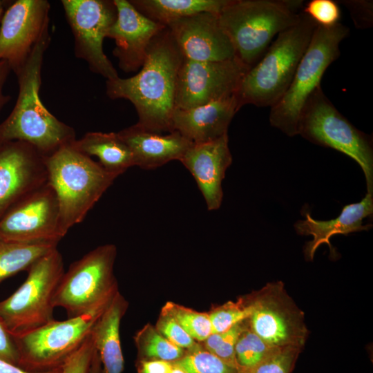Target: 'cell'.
Wrapping results in <instances>:
<instances>
[{"mask_svg": "<svg viewBox=\"0 0 373 373\" xmlns=\"http://www.w3.org/2000/svg\"><path fill=\"white\" fill-rule=\"evenodd\" d=\"M183 59L165 26L151 40L138 73L128 78L106 80V95L112 99L130 101L140 126L157 133L172 132L178 77Z\"/></svg>", "mask_w": 373, "mask_h": 373, "instance_id": "cell-1", "label": "cell"}, {"mask_svg": "<svg viewBox=\"0 0 373 373\" xmlns=\"http://www.w3.org/2000/svg\"><path fill=\"white\" fill-rule=\"evenodd\" d=\"M50 41L48 30L25 64L15 73L19 85L17 99L10 115L0 123V143L24 142L45 157L77 139L75 129L52 115L39 97L44 56Z\"/></svg>", "mask_w": 373, "mask_h": 373, "instance_id": "cell-2", "label": "cell"}, {"mask_svg": "<svg viewBox=\"0 0 373 373\" xmlns=\"http://www.w3.org/2000/svg\"><path fill=\"white\" fill-rule=\"evenodd\" d=\"M48 182L59 208V226L64 235L82 222L117 175L77 151L72 144L45 157Z\"/></svg>", "mask_w": 373, "mask_h": 373, "instance_id": "cell-3", "label": "cell"}, {"mask_svg": "<svg viewBox=\"0 0 373 373\" xmlns=\"http://www.w3.org/2000/svg\"><path fill=\"white\" fill-rule=\"evenodd\" d=\"M317 26L303 11L298 22L277 35L262 58L244 76L236 94L244 105L272 107L285 94Z\"/></svg>", "mask_w": 373, "mask_h": 373, "instance_id": "cell-4", "label": "cell"}, {"mask_svg": "<svg viewBox=\"0 0 373 373\" xmlns=\"http://www.w3.org/2000/svg\"><path fill=\"white\" fill-rule=\"evenodd\" d=\"M300 1L230 0L218 15L236 57L249 69L264 55L273 38L300 18Z\"/></svg>", "mask_w": 373, "mask_h": 373, "instance_id": "cell-5", "label": "cell"}, {"mask_svg": "<svg viewBox=\"0 0 373 373\" xmlns=\"http://www.w3.org/2000/svg\"><path fill=\"white\" fill-rule=\"evenodd\" d=\"M349 28L341 23L325 27L317 25L287 90L271 107L269 122L287 135H298L302 111L310 96L318 88L321 79L340 55V44Z\"/></svg>", "mask_w": 373, "mask_h": 373, "instance_id": "cell-6", "label": "cell"}, {"mask_svg": "<svg viewBox=\"0 0 373 373\" xmlns=\"http://www.w3.org/2000/svg\"><path fill=\"white\" fill-rule=\"evenodd\" d=\"M27 271L22 285L0 301V317L15 336L55 319L53 296L65 272L64 259L57 247L39 258Z\"/></svg>", "mask_w": 373, "mask_h": 373, "instance_id": "cell-7", "label": "cell"}, {"mask_svg": "<svg viewBox=\"0 0 373 373\" xmlns=\"http://www.w3.org/2000/svg\"><path fill=\"white\" fill-rule=\"evenodd\" d=\"M298 135L316 144L335 149L355 160L365 175L367 193H373L372 140L341 114L321 86L303 107Z\"/></svg>", "mask_w": 373, "mask_h": 373, "instance_id": "cell-8", "label": "cell"}, {"mask_svg": "<svg viewBox=\"0 0 373 373\" xmlns=\"http://www.w3.org/2000/svg\"><path fill=\"white\" fill-rule=\"evenodd\" d=\"M115 256V247L105 245L73 262L57 285L54 307H63L68 318H74L109 303L117 293L113 275Z\"/></svg>", "mask_w": 373, "mask_h": 373, "instance_id": "cell-9", "label": "cell"}, {"mask_svg": "<svg viewBox=\"0 0 373 373\" xmlns=\"http://www.w3.org/2000/svg\"><path fill=\"white\" fill-rule=\"evenodd\" d=\"M109 303L86 314L64 321L54 319L14 336L19 354L18 366L30 372H46L61 367L89 336Z\"/></svg>", "mask_w": 373, "mask_h": 373, "instance_id": "cell-10", "label": "cell"}, {"mask_svg": "<svg viewBox=\"0 0 373 373\" xmlns=\"http://www.w3.org/2000/svg\"><path fill=\"white\" fill-rule=\"evenodd\" d=\"M66 21L74 38V52L90 71L106 80L119 77L103 50L104 39L117 19L113 0H61Z\"/></svg>", "mask_w": 373, "mask_h": 373, "instance_id": "cell-11", "label": "cell"}, {"mask_svg": "<svg viewBox=\"0 0 373 373\" xmlns=\"http://www.w3.org/2000/svg\"><path fill=\"white\" fill-rule=\"evenodd\" d=\"M249 70L236 57L220 61L184 59L178 77L175 108L189 109L235 95Z\"/></svg>", "mask_w": 373, "mask_h": 373, "instance_id": "cell-12", "label": "cell"}, {"mask_svg": "<svg viewBox=\"0 0 373 373\" xmlns=\"http://www.w3.org/2000/svg\"><path fill=\"white\" fill-rule=\"evenodd\" d=\"M64 237L58 200L48 182L21 200L0 220L1 240L58 244Z\"/></svg>", "mask_w": 373, "mask_h": 373, "instance_id": "cell-13", "label": "cell"}, {"mask_svg": "<svg viewBox=\"0 0 373 373\" xmlns=\"http://www.w3.org/2000/svg\"><path fill=\"white\" fill-rule=\"evenodd\" d=\"M50 9L47 0H17L5 10L0 23V60L15 73L49 30Z\"/></svg>", "mask_w": 373, "mask_h": 373, "instance_id": "cell-14", "label": "cell"}, {"mask_svg": "<svg viewBox=\"0 0 373 373\" xmlns=\"http://www.w3.org/2000/svg\"><path fill=\"white\" fill-rule=\"evenodd\" d=\"M48 182L45 157L28 143H0V220L17 202Z\"/></svg>", "mask_w": 373, "mask_h": 373, "instance_id": "cell-15", "label": "cell"}, {"mask_svg": "<svg viewBox=\"0 0 373 373\" xmlns=\"http://www.w3.org/2000/svg\"><path fill=\"white\" fill-rule=\"evenodd\" d=\"M251 331L272 347H301L306 329L301 314L281 287L269 286L252 303Z\"/></svg>", "mask_w": 373, "mask_h": 373, "instance_id": "cell-16", "label": "cell"}, {"mask_svg": "<svg viewBox=\"0 0 373 373\" xmlns=\"http://www.w3.org/2000/svg\"><path fill=\"white\" fill-rule=\"evenodd\" d=\"M184 59L220 61L236 57L233 46L218 15L200 12L166 25Z\"/></svg>", "mask_w": 373, "mask_h": 373, "instance_id": "cell-17", "label": "cell"}, {"mask_svg": "<svg viewBox=\"0 0 373 373\" xmlns=\"http://www.w3.org/2000/svg\"><path fill=\"white\" fill-rule=\"evenodd\" d=\"M113 1L117 19L107 37L115 41L113 55L119 68L125 73H135L142 68L151 40L165 26L142 15L128 0Z\"/></svg>", "mask_w": 373, "mask_h": 373, "instance_id": "cell-18", "label": "cell"}, {"mask_svg": "<svg viewBox=\"0 0 373 373\" xmlns=\"http://www.w3.org/2000/svg\"><path fill=\"white\" fill-rule=\"evenodd\" d=\"M180 162L194 178L209 211L222 204V182L232 163L228 135L207 142L192 144Z\"/></svg>", "mask_w": 373, "mask_h": 373, "instance_id": "cell-19", "label": "cell"}, {"mask_svg": "<svg viewBox=\"0 0 373 373\" xmlns=\"http://www.w3.org/2000/svg\"><path fill=\"white\" fill-rule=\"evenodd\" d=\"M238 110L236 95L189 109L175 108L172 131L178 132L193 144L212 141L227 134Z\"/></svg>", "mask_w": 373, "mask_h": 373, "instance_id": "cell-20", "label": "cell"}, {"mask_svg": "<svg viewBox=\"0 0 373 373\" xmlns=\"http://www.w3.org/2000/svg\"><path fill=\"white\" fill-rule=\"evenodd\" d=\"M130 148L135 166L155 169L173 160H179L193 144L177 131L157 133L137 124L117 132Z\"/></svg>", "mask_w": 373, "mask_h": 373, "instance_id": "cell-21", "label": "cell"}, {"mask_svg": "<svg viewBox=\"0 0 373 373\" xmlns=\"http://www.w3.org/2000/svg\"><path fill=\"white\" fill-rule=\"evenodd\" d=\"M373 193H367L361 201L345 206L338 217L330 220H316L307 213L304 220H298L294 228L298 234L313 236L306 244L304 254L308 260H312L318 247L327 244L332 251L330 238L336 234L369 230L372 224L363 225V220L372 215Z\"/></svg>", "mask_w": 373, "mask_h": 373, "instance_id": "cell-22", "label": "cell"}, {"mask_svg": "<svg viewBox=\"0 0 373 373\" xmlns=\"http://www.w3.org/2000/svg\"><path fill=\"white\" fill-rule=\"evenodd\" d=\"M125 309V303L117 292L91 329L94 345L103 365L102 373L123 371L119 325Z\"/></svg>", "mask_w": 373, "mask_h": 373, "instance_id": "cell-23", "label": "cell"}, {"mask_svg": "<svg viewBox=\"0 0 373 373\" xmlns=\"http://www.w3.org/2000/svg\"><path fill=\"white\" fill-rule=\"evenodd\" d=\"M72 145L84 155L97 157L106 171L117 176L135 166L130 148L117 133L88 132Z\"/></svg>", "mask_w": 373, "mask_h": 373, "instance_id": "cell-24", "label": "cell"}, {"mask_svg": "<svg viewBox=\"0 0 373 373\" xmlns=\"http://www.w3.org/2000/svg\"><path fill=\"white\" fill-rule=\"evenodd\" d=\"M142 15L166 26L169 23L200 12L219 15L230 0H130Z\"/></svg>", "mask_w": 373, "mask_h": 373, "instance_id": "cell-25", "label": "cell"}, {"mask_svg": "<svg viewBox=\"0 0 373 373\" xmlns=\"http://www.w3.org/2000/svg\"><path fill=\"white\" fill-rule=\"evenodd\" d=\"M57 245L54 242L23 243L0 239V283L19 272L27 271Z\"/></svg>", "mask_w": 373, "mask_h": 373, "instance_id": "cell-26", "label": "cell"}, {"mask_svg": "<svg viewBox=\"0 0 373 373\" xmlns=\"http://www.w3.org/2000/svg\"><path fill=\"white\" fill-rule=\"evenodd\" d=\"M136 343L142 356L173 363L184 355V349L178 347L157 330L146 327L136 336Z\"/></svg>", "mask_w": 373, "mask_h": 373, "instance_id": "cell-27", "label": "cell"}, {"mask_svg": "<svg viewBox=\"0 0 373 373\" xmlns=\"http://www.w3.org/2000/svg\"><path fill=\"white\" fill-rule=\"evenodd\" d=\"M267 345L251 330H243L235 347L240 373H249L275 349Z\"/></svg>", "mask_w": 373, "mask_h": 373, "instance_id": "cell-28", "label": "cell"}, {"mask_svg": "<svg viewBox=\"0 0 373 373\" xmlns=\"http://www.w3.org/2000/svg\"><path fill=\"white\" fill-rule=\"evenodd\" d=\"M163 312L174 318L195 340L204 341L212 334L209 315L168 303Z\"/></svg>", "mask_w": 373, "mask_h": 373, "instance_id": "cell-29", "label": "cell"}, {"mask_svg": "<svg viewBox=\"0 0 373 373\" xmlns=\"http://www.w3.org/2000/svg\"><path fill=\"white\" fill-rule=\"evenodd\" d=\"M173 363L186 373H238L213 354L198 348L184 354Z\"/></svg>", "mask_w": 373, "mask_h": 373, "instance_id": "cell-30", "label": "cell"}, {"mask_svg": "<svg viewBox=\"0 0 373 373\" xmlns=\"http://www.w3.org/2000/svg\"><path fill=\"white\" fill-rule=\"evenodd\" d=\"M243 330L240 323L226 332L211 334L204 341L206 350L236 369L238 373L240 371L236 358L235 347Z\"/></svg>", "mask_w": 373, "mask_h": 373, "instance_id": "cell-31", "label": "cell"}, {"mask_svg": "<svg viewBox=\"0 0 373 373\" xmlns=\"http://www.w3.org/2000/svg\"><path fill=\"white\" fill-rule=\"evenodd\" d=\"M251 303L247 305L242 303H227L209 314L212 334L226 332L233 326L248 319L252 312Z\"/></svg>", "mask_w": 373, "mask_h": 373, "instance_id": "cell-32", "label": "cell"}, {"mask_svg": "<svg viewBox=\"0 0 373 373\" xmlns=\"http://www.w3.org/2000/svg\"><path fill=\"white\" fill-rule=\"evenodd\" d=\"M300 347H276L271 353L249 373H291Z\"/></svg>", "mask_w": 373, "mask_h": 373, "instance_id": "cell-33", "label": "cell"}, {"mask_svg": "<svg viewBox=\"0 0 373 373\" xmlns=\"http://www.w3.org/2000/svg\"><path fill=\"white\" fill-rule=\"evenodd\" d=\"M303 12L317 25L325 27L338 23L341 17L339 7L332 0H312L305 5Z\"/></svg>", "mask_w": 373, "mask_h": 373, "instance_id": "cell-34", "label": "cell"}, {"mask_svg": "<svg viewBox=\"0 0 373 373\" xmlns=\"http://www.w3.org/2000/svg\"><path fill=\"white\" fill-rule=\"evenodd\" d=\"M157 330L180 348L190 350L198 348L195 341L174 318L164 312L157 322Z\"/></svg>", "mask_w": 373, "mask_h": 373, "instance_id": "cell-35", "label": "cell"}, {"mask_svg": "<svg viewBox=\"0 0 373 373\" xmlns=\"http://www.w3.org/2000/svg\"><path fill=\"white\" fill-rule=\"evenodd\" d=\"M95 350L90 334L79 348L62 365L61 373H88Z\"/></svg>", "mask_w": 373, "mask_h": 373, "instance_id": "cell-36", "label": "cell"}, {"mask_svg": "<svg viewBox=\"0 0 373 373\" xmlns=\"http://www.w3.org/2000/svg\"><path fill=\"white\" fill-rule=\"evenodd\" d=\"M0 359L18 365L19 354L15 336L0 317Z\"/></svg>", "mask_w": 373, "mask_h": 373, "instance_id": "cell-37", "label": "cell"}, {"mask_svg": "<svg viewBox=\"0 0 373 373\" xmlns=\"http://www.w3.org/2000/svg\"><path fill=\"white\" fill-rule=\"evenodd\" d=\"M344 4L350 10L356 26L366 28L372 23V3L367 1H346Z\"/></svg>", "mask_w": 373, "mask_h": 373, "instance_id": "cell-38", "label": "cell"}, {"mask_svg": "<svg viewBox=\"0 0 373 373\" xmlns=\"http://www.w3.org/2000/svg\"><path fill=\"white\" fill-rule=\"evenodd\" d=\"M173 367V363L169 361L150 359L140 361L137 373H169Z\"/></svg>", "mask_w": 373, "mask_h": 373, "instance_id": "cell-39", "label": "cell"}, {"mask_svg": "<svg viewBox=\"0 0 373 373\" xmlns=\"http://www.w3.org/2000/svg\"><path fill=\"white\" fill-rule=\"evenodd\" d=\"M11 70L9 64L3 60H0V111L10 100V95L3 93V86Z\"/></svg>", "mask_w": 373, "mask_h": 373, "instance_id": "cell-40", "label": "cell"}, {"mask_svg": "<svg viewBox=\"0 0 373 373\" xmlns=\"http://www.w3.org/2000/svg\"><path fill=\"white\" fill-rule=\"evenodd\" d=\"M62 366L52 370L46 372H30L18 365L0 359V373H61Z\"/></svg>", "mask_w": 373, "mask_h": 373, "instance_id": "cell-41", "label": "cell"}, {"mask_svg": "<svg viewBox=\"0 0 373 373\" xmlns=\"http://www.w3.org/2000/svg\"><path fill=\"white\" fill-rule=\"evenodd\" d=\"M88 373H102V366L97 350L93 356Z\"/></svg>", "mask_w": 373, "mask_h": 373, "instance_id": "cell-42", "label": "cell"}, {"mask_svg": "<svg viewBox=\"0 0 373 373\" xmlns=\"http://www.w3.org/2000/svg\"><path fill=\"white\" fill-rule=\"evenodd\" d=\"M10 1H5V0H0V23L1 18L3 17V15L4 13L5 10L8 7V6L10 4Z\"/></svg>", "mask_w": 373, "mask_h": 373, "instance_id": "cell-43", "label": "cell"}, {"mask_svg": "<svg viewBox=\"0 0 373 373\" xmlns=\"http://www.w3.org/2000/svg\"><path fill=\"white\" fill-rule=\"evenodd\" d=\"M169 373H186V372L184 370H182L181 367L173 363V367Z\"/></svg>", "mask_w": 373, "mask_h": 373, "instance_id": "cell-44", "label": "cell"}]
</instances>
